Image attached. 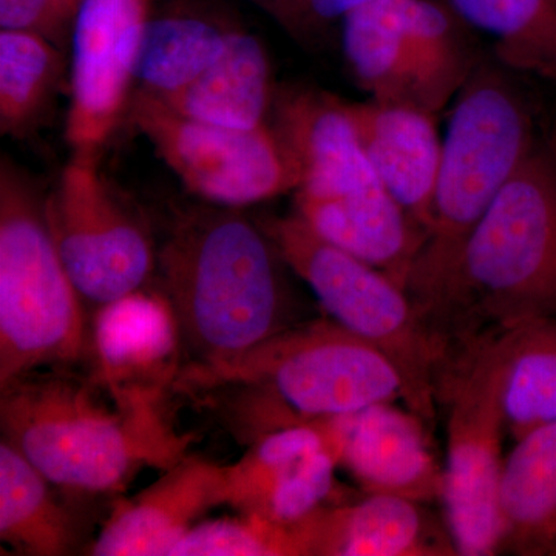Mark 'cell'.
Returning a JSON list of instances; mask_svg holds the SVG:
<instances>
[{
    "label": "cell",
    "mask_w": 556,
    "mask_h": 556,
    "mask_svg": "<svg viewBox=\"0 0 556 556\" xmlns=\"http://www.w3.org/2000/svg\"><path fill=\"white\" fill-rule=\"evenodd\" d=\"M67 72L64 50L30 31L0 30V131L22 137L42 118Z\"/></svg>",
    "instance_id": "4316f807"
},
{
    "label": "cell",
    "mask_w": 556,
    "mask_h": 556,
    "mask_svg": "<svg viewBox=\"0 0 556 556\" xmlns=\"http://www.w3.org/2000/svg\"><path fill=\"white\" fill-rule=\"evenodd\" d=\"M169 556H313L311 517L295 525L252 514L201 522Z\"/></svg>",
    "instance_id": "83f0119b"
},
{
    "label": "cell",
    "mask_w": 556,
    "mask_h": 556,
    "mask_svg": "<svg viewBox=\"0 0 556 556\" xmlns=\"http://www.w3.org/2000/svg\"><path fill=\"white\" fill-rule=\"evenodd\" d=\"M251 2L257 3V5L262 7L263 10H266L270 3L276 2V0H251Z\"/></svg>",
    "instance_id": "4dcf8cb0"
},
{
    "label": "cell",
    "mask_w": 556,
    "mask_h": 556,
    "mask_svg": "<svg viewBox=\"0 0 556 556\" xmlns=\"http://www.w3.org/2000/svg\"><path fill=\"white\" fill-rule=\"evenodd\" d=\"M339 466L336 417L277 428L254 439L247 455L228 466L226 504L240 514L295 525L351 500L336 481Z\"/></svg>",
    "instance_id": "4fadbf2b"
},
{
    "label": "cell",
    "mask_w": 556,
    "mask_h": 556,
    "mask_svg": "<svg viewBox=\"0 0 556 556\" xmlns=\"http://www.w3.org/2000/svg\"><path fill=\"white\" fill-rule=\"evenodd\" d=\"M471 30L492 39L497 61L556 84V0H447Z\"/></svg>",
    "instance_id": "484cf974"
},
{
    "label": "cell",
    "mask_w": 556,
    "mask_h": 556,
    "mask_svg": "<svg viewBox=\"0 0 556 556\" xmlns=\"http://www.w3.org/2000/svg\"><path fill=\"white\" fill-rule=\"evenodd\" d=\"M276 97L266 47L252 33L233 27L225 50L203 75L159 100L201 123L255 129L269 124Z\"/></svg>",
    "instance_id": "44dd1931"
},
{
    "label": "cell",
    "mask_w": 556,
    "mask_h": 556,
    "mask_svg": "<svg viewBox=\"0 0 556 556\" xmlns=\"http://www.w3.org/2000/svg\"><path fill=\"white\" fill-rule=\"evenodd\" d=\"M281 258L316 295L331 320L387 354L407 386L405 407L433 426L437 387L448 351L408 292L386 273L309 228L298 214L260 223Z\"/></svg>",
    "instance_id": "52a82bcc"
},
{
    "label": "cell",
    "mask_w": 556,
    "mask_h": 556,
    "mask_svg": "<svg viewBox=\"0 0 556 556\" xmlns=\"http://www.w3.org/2000/svg\"><path fill=\"white\" fill-rule=\"evenodd\" d=\"M339 464L365 493L442 500L444 464L439 463L430 424L396 402H383L336 417Z\"/></svg>",
    "instance_id": "5bb4252c"
},
{
    "label": "cell",
    "mask_w": 556,
    "mask_h": 556,
    "mask_svg": "<svg viewBox=\"0 0 556 556\" xmlns=\"http://www.w3.org/2000/svg\"><path fill=\"white\" fill-rule=\"evenodd\" d=\"M470 31L447 0H375L340 24L343 58L369 100L434 116L477 68Z\"/></svg>",
    "instance_id": "ba28073f"
},
{
    "label": "cell",
    "mask_w": 556,
    "mask_h": 556,
    "mask_svg": "<svg viewBox=\"0 0 556 556\" xmlns=\"http://www.w3.org/2000/svg\"><path fill=\"white\" fill-rule=\"evenodd\" d=\"M453 102L430 230L407 280L431 331L471 230L536 149L526 102L495 65L481 62Z\"/></svg>",
    "instance_id": "277c9868"
},
{
    "label": "cell",
    "mask_w": 556,
    "mask_h": 556,
    "mask_svg": "<svg viewBox=\"0 0 556 556\" xmlns=\"http://www.w3.org/2000/svg\"><path fill=\"white\" fill-rule=\"evenodd\" d=\"M166 387L115 382L76 368L40 369L0 390V427L28 463L62 492L108 495L141 468L185 459L164 407Z\"/></svg>",
    "instance_id": "6da1fadb"
},
{
    "label": "cell",
    "mask_w": 556,
    "mask_h": 556,
    "mask_svg": "<svg viewBox=\"0 0 556 556\" xmlns=\"http://www.w3.org/2000/svg\"><path fill=\"white\" fill-rule=\"evenodd\" d=\"M285 266L268 233L240 208L179 212L156 270L186 358L181 372L232 364L298 324Z\"/></svg>",
    "instance_id": "7a4b0ae2"
},
{
    "label": "cell",
    "mask_w": 556,
    "mask_h": 556,
    "mask_svg": "<svg viewBox=\"0 0 556 556\" xmlns=\"http://www.w3.org/2000/svg\"><path fill=\"white\" fill-rule=\"evenodd\" d=\"M554 555H556V551H555V554H554Z\"/></svg>",
    "instance_id": "d6a6232c"
},
{
    "label": "cell",
    "mask_w": 556,
    "mask_h": 556,
    "mask_svg": "<svg viewBox=\"0 0 556 556\" xmlns=\"http://www.w3.org/2000/svg\"><path fill=\"white\" fill-rule=\"evenodd\" d=\"M481 340L500 365L508 434L518 439L556 422V318L527 321Z\"/></svg>",
    "instance_id": "d4e9b609"
},
{
    "label": "cell",
    "mask_w": 556,
    "mask_h": 556,
    "mask_svg": "<svg viewBox=\"0 0 556 556\" xmlns=\"http://www.w3.org/2000/svg\"><path fill=\"white\" fill-rule=\"evenodd\" d=\"M150 17V0H78L68 40L65 123L73 153L100 155L129 115L139 49Z\"/></svg>",
    "instance_id": "7c38bea8"
},
{
    "label": "cell",
    "mask_w": 556,
    "mask_h": 556,
    "mask_svg": "<svg viewBox=\"0 0 556 556\" xmlns=\"http://www.w3.org/2000/svg\"><path fill=\"white\" fill-rule=\"evenodd\" d=\"M47 222L86 305L100 309L142 291L156 251L141 219L100 172V155L73 153L46 200Z\"/></svg>",
    "instance_id": "8fae6325"
},
{
    "label": "cell",
    "mask_w": 556,
    "mask_h": 556,
    "mask_svg": "<svg viewBox=\"0 0 556 556\" xmlns=\"http://www.w3.org/2000/svg\"><path fill=\"white\" fill-rule=\"evenodd\" d=\"M551 153H552V156H554L555 164H556V135L554 138V142H552Z\"/></svg>",
    "instance_id": "1f68e13d"
},
{
    "label": "cell",
    "mask_w": 556,
    "mask_h": 556,
    "mask_svg": "<svg viewBox=\"0 0 556 556\" xmlns=\"http://www.w3.org/2000/svg\"><path fill=\"white\" fill-rule=\"evenodd\" d=\"M53 482L10 442H0V540L16 554L64 556L78 551L84 526Z\"/></svg>",
    "instance_id": "603a6c76"
},
{
    "label": "cell",
    "mask_w": 556,
    "mask_h": 556,
    "mask_svg": "<svg viewBox=\"0 0 556 556\" xmlns=\"http://www.w3.org/2000/svg\"><path fill=\"white\" fill-rule=\"evenodd\" d=\"M274 129L300 170L295 193L331 197L379 181L362 150L345 101L314 89L277 93Z\"/></svg>",
    "instance_id": "2e32d148"
},
{
    "label": "cell",
    "mask_w": 556,
    "mask_h": 556,
    "mask_svg": "<svg viewBox=\"0 0 556 556\" xmlns=\"http://www.w3.org/2000/svg\"><path fill=\"white\" fill-rule=\"evenodd\" d=\"M313 536V556L457 555L447 525H439L426 504L380 493L321 508Z\"/></svg>",
    "instance_id": "d6986e66"
},
{
    "label": "cell",
    "mask_w": 556,
    "mask_h": 556,
    "mask_svg": "<svg viewBox=\"0 0 556 556\" xmlns=\"http://www.w3.org/2000/svg\"><path fill=\"white\" fill-rule=\"evenodd\" d=\"M544 318H556V164L535 149L471 230L434 332L453 354Z\"/></svg>",
    "instance_id": "3957f363"
},
{
    "label": "cell",
    "mask_w": 556,
    "mask_h": 556,
    "mask_svg": "<svg viewBox=\"0 0 556 556\" xmlns=\"http://www.w3.org/2000/svg\"><path fill=\"white\" fill-rule=\"evenodd\" d=\"M177 383L190 391L247 390L262 434L407 401V386L394 362L331 318L298 321L232 364L179 372Z\"/></svg>",
    "instance_id": "5b68a950"
},
{
    "label": "cell",
    "mask_w": 556,
    "mask_h": 556,
    "mask_svg": "<svg viewBox=\"0 0 556 556\" xmlns=\"http://www.w3.org/2000/svg\"><path fill=\"white\" fill-rule=\"evenodd\" d=\"M76 2H78V0H76Z\"/></svg>",
    "instance_id": "836d02e7"
},
{
    "label": "cell",
    "mask_w": 556,
    "mask_h": 556,
    "mask_svg": "<svg viewBox=\"0 0 556 556\" xmlns=\"http://www.w3.org/2000/svg\"><path fill=\"white\" fill-rule=\"evenodd\" d=\"M236 25L195 9L150 17L137 65V90L164 98L188 87L225 50Z\"/></svg>",
    "instance_id": "cb8c5ba5"
},
{
    "label": "cell",
    "mask_w": 556,
    "mask_h": 556,
    "mask_svg": "<svg viewBox=\"0 0 556 556\" xmlns=\"http://www.w3.org/2000/svg\"><path fill=\"white\" fill-rule=\"evenodd\" d=\"M500 482L503 552L554 555L556 551V422L515 439Z\"/></svg>",
    "instance_id": "7402d4cb"
},
{
    "label": "cell",
    "mask_w": 556,
    "mask_h": 556,
    "mask_svg": "<svg viewBox=\"0 0 556 556\" xmlns=\"http://www.w3.org/2000/svg\"><path fill=\"white\" fill-rule=\"evenodd\" d=\"M345 108L376 177L428 236L444 141L434 115L372 100Z\"/></svg>",
    "instance_id": "e0dca14e"
},
{
    "label": "cell",
    "mask_w": 556,
    "mask_h": 556,
    "mask_svg": "<svg viewBox=\"0 0 556 556\" xmlns=\"http://www.w3.org/2000/svg\"><path fill=\"white\" fill-rule=\"evenodd\" d=\"M47 222L46 200L0 164V390L40 369L93 361L91 324Z\"/></svg>",
    "instance_id": "8992f818"
},
{
    "label": "cell",
    "mask_w": 556,
    "mask_h": 556,
    "mask_svg": "<svg viewBox=\"0 0 556 556\" xmlns=\"http://www.w3.org/2000/svg\"><path fill=\"white\" fill-rule=\"evenodd\" d=\"M371 2L375 0H276L265 11L292 38L314 42Z\"/></svg>",
    "instance_id": "f1b7e54d"
},
{
    "label": "cell",
    "mask_w": 556,
    "mask_h": 556,
    "mask_svg": "<svg viewBox=\"0 0 556 556\" xmlns=\"http://www.w3.org/2000/svg\"><path fill=\"white\" fill-rule=\"evenodd\" d=\"M228 500V466L186 456L141 493L116 504L94 556H169L199 519Z\"/></svg>",
    "instance_id": "9a60e30c"
},
{
    "label": "cell",
    "mask_w": 556,
    "mask_h": 556,
    "mask_svg": "<svg viewBox=\"0 0 556 556\" xmlns=\"http://www.w3.org/2000/svg\"><path fill=\"white\" fill-rule=\"evenodd\" d=\"M295 214L321 239L364 260L407 291L427 230L397 203L382 182L331 197L295 193Z\"/></svg>",
    "instance_id": "ac0fdd59"
},
{
    "label": "cell",
    "mask_w": 556,
    "mask_h": 556,
    "mask_svg": "<svg viewBox=\"0 0 556 556\" xmlns=\"http://www.w3.org/2000/svg\"><path fill=\"white\" fill-rule=\"evenodd\" d=\"M76 5V0H0V28L36 33L64 49Z\"/></svg>",
    "instance_id": "f546056e"
},
{
    "label": "cell",
    "mask_w": 556,
    "mask_h": 556,
    "mask_svg": "<svg viewBox=\"0 0 556 556\" xmlns=\"http://www.w3.org/2000/svg\"><path fill=\"white\" fill-rule=\"evenodd\" d=\"M93 369L115 382L167 387L178 372L177 329L166 300L139 291L97 309Z\"/></svg>",
    "instance_id": "ffe728a7"
},
{
    "label": "cell",
    "mask_w": 556,
    "mask_h": 556,
    "mask_svg": "<svg viewBox=\"0 0 556 556\" xmlns=\"http://www.w3.org/2000/svg\"><path fill=\"white\" fill-rule=\"evenodd\" d=\"M131 123L182 185L219 207L241 208L298 190L300 170L273 124L232 129L175 112L135 91Z\"/></svg>",
    "instance_id": "30bf717a"
},
{
    "label": "cell",
    "mask_w": 556,
    "mask_h": 556,
    "mask_svg": "<svg viewBox=\"0 0 556 556\" xmlns=\"http://www.w3.org/2000/svg\"><path fill=\"white\" fill-rule=\"evenodd\" d=\"M437 397L447 409L441 501L457 555L503 554L500 482L507 428L500 365L485 340L450 358Z\"/></svg>",
    "instance_id": "9c48e42d"
}]
</instances>
